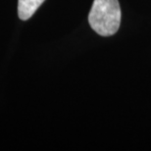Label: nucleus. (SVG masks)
Returning <instances> with one entry per match:
<instances>
[{
	"label": "nucleus",
	"instance_id": "1",
	"mask_svg": "<svg viewBox=\"0 0 151 151\" xmlns=\"http://www.w3.org/2000/svg\"><path fill=\"white\" fill-rule=\"evenodd\" d=\"M90 27L96 34L110 37L121 24V8L118 0H94L88 15Z\"/></svg>",
	"mask_w": 151,
	"mask_h": 151
},
{
	"label": "nucleus",
	"instance_id": "2",
	"mask_svg": "<svg viewBox=\"0 0 151 151\" xmlns=\"http://www.w3.org/2000/svg\"><path fill=\"white\" fill-rule=\"evenodd\" d=\"M45 0H19L18 1V15L23 21L29 20L35 13Z\"/></svg>",
	"mask_w": 151,
	"mask_h": 151
}]
</instances>
